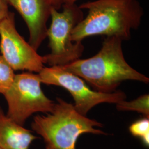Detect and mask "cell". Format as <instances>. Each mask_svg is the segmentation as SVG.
<instances>
[{"label":"cell","mask_w":149,"mask_h":149,"mask_svg":"<svg viewBox=\"0 0 149 149\" xmlns=\"http://www.w3.org/2000/svg\"><path fill=\"white\" fill-rule=\"evenodd\" d=\"M123 40L107 37L100 50L88 59H79L62 67L87 82L96 91L112 93L128 80L149 84V79L127 62L122 49Z\"/></svg>","instance_id":"6da1fadb"},{"label":"cell","mask_w":149,"mask_h":149,"mask_svg":"<svg viewBox=\"0 0 149 149\" xmlns=\"http://www.w3.org/2000/svg\"><path fill=\"white\" fill-rule=\"evenodd\" d=\"M79 7L88 13L73 30L74 42H82L93 36L128 40L132 31L138 29L144 13L138 0H96L84 3Z\"/></svg>","instance_id":"7a4b0ae2"},{"label":"cell","mask_w":149,"mask_h":149,"mask_svg":"<svg viewBox=\"0 0 149 149\" xmlns=\"http://www.w3.org/2000/svg\"><path fill=\"white\" fill-rule=\"evenodd\" d=\"M33 131L43 138L50 149H76L81 135H108L98 128L103 124L82 115L72 104L57 98L53 111L35 116L31 124Z\"/></svg>","instance_id":"3957f363"},{"label":"cell","mask_w":149,"mask_h":149,"mask_svg":"<svg viewBox=\"0 0 149 149\" xmlns=\"http://www.w3.org/2000/svg\"><path fill=\"white\" fill-rule=\"evenodd\" d=\"M59 12L52 7L51 25L47 37L50 53L43 56L44 64L63 66L80 59L85 49L82 42L72 39L73 30L84 17V13L76 3H64Z\"/></svg>","instance_id":"277c9868"},{"label":"cell","mask_w":149,"mask_h":149,"mask_svg":"<svg viewBox=\"0 0 149 149\" xmlns=\"http://www.w3.org/2000/svg\"><path fill=\"white\" fill-rule=\"evenodd\" d=\"M38 74L27 72L15 74L10 88L3 95L8 106L6 115L23 126L34 113L52 112L55 103L44 94Z\"/></svg>","instance_id":"5b68a950"},{"label":"cell","mask_w":149,"mask_h":149,"mask_svg":"<svg viewBox=\"0 0 149 149\" xmlns=\"http://www.w3.org/2000/svg\"><path fill=\"white\" fill-rule=\"evenodd\" d=\"M38 74L42 84L60 86L68 91L74 100L76 110L85 116L92 108L100 104H116L127 98L126 94L122 91L104 93L92 90L80 77L59 66L44 67Z\"/></svg>","instance_id":"8992f818"},{"label":"cell","mask_w":149,"mask_h":149,"mask_svg":"<svg viewBox=\"0 0 149 149\" xmlns=\"http://www.w3.org/2000/svg\"><path fill=\"white\" fill-rule=\"evenodd\" d=\"M0 51L13 70L39 73L44 67L43 56L16 30L15 15L11 12L0 22Z\"/></svg>","instance_id":"52a82bcc"},{"label":"cell","mask_w":149,"mask_h":149,"mask_svg":"<svg viewBox=\"0 0 149 149\" xmlns=\"http://www.w3.org/2000/svg\"><path fill=\"white\" fill-rule=\"evenodd\" d=\"M26 23L29 32L28 43L37 51L47 37V22L53 7L50 0H6Z\"/></svg>","instance_id":"ba28073f"},{"label":"cell","mask_w":149,"mask_h":149,"mask_svg":"<svg viewBox=\"0 0 149 149\" xmlns=\"http://www.w3.org/2000/svg\"><path fill=\"white\" fill-rule=\"evenodd\" d=\"M37 139L32 131L8 117L0 106V149H29Z\"/></svg>","instance_id":"9c48e42d"},{"label":"cell","mask_w":149,"mask_h":149,"mask_svg":"<svg viewBox=\"0 0 149 149\" xmlns=\"http://www.w3.org/2000/svg\"><path fill=\"white\" fill-rule=\"evenodd\" d=\"M116 108L119 111L138 112L142 114L145 117L149 118V94L141 95L130 101L123 100L116 104Z\"/></svg>","instance_id":"30bf717a"},{"label":"cell","mask_w":149,"mask_h":149,"mask_svg":"<svg viewBox=\"0 0 149 149\" xmlns=\"http://www.w3.org/2000/svg\"><path fill=\"white\" fill-rule=\"evenodd\" d=\"M149 118L140 119L133 123L129 127V130L134 136L141 139L146 147L149 146Z\"/></svg>","instance_id":"8fae6325"},{"label":"cell","mask_w":149,"mask_h":149,"mask_svg":"<svg viewBox=\"0 0 149 149\" xmlns=\"http://www.w3.org/2000/svg\"><path fill=\"white\" fill-rule=\"evenodd\" d=\"M13 71L0 55V94L3 95L10 88L15 76Z\"/></svg>","instance_id":"7c38bea8"},{"label":"cell","mask_w":149,"mask_h":149,"mask_svg":"<svg viewBox=\"0 0 149 149\" xmlns=\"http://www.w3.org/2000/svg\"><path fill=\"white\" fill-rule=\"evenodd\" d=\"M9 13L8 4L6 0H0V22L8 16Z\"/></svg>","instance_id":"4fadbf2b"},{"label":"cell","mask_w":149,"mask_h":149,"mask_svg":"<svg viewBox=\"0 0 149 149\" xmlns=\"http://www.w3.org/2000/svg\"><path fill=\"white\" fill-rule=\"evenodd\" d=\"M53 7L59 10L64 4V0H50Z\"/></svg>","instance_id":"5bb4252c"},{"label":"cell","mask_w":149,"mask_h":149,"mask_svg":"<svg viewBox=\"0 0 149 149\" xmlns=\"http://www.w3.org/2000/svg\"><path fill=\"white\" fill-rule=\"evenodd\" d=\"M78 0H64V3H76V2Z\"/></svg>","instance_id":"9a60e30c"},{"label":"cell","mask_w":149,"mask_h":149,"mask_svg":"<svg viewBox=\"0 0 149 149\" xmlns=\"http://www.w3.org/2000/svg\"><path fill=\"white\" fill-rule=\"evenodd\" d=\"M45 149H50V148H49V147H48L47 146H46V148H45Z\"/></svg>","instance_id":"2e32d148"},{"label":"cell","mask_w":149,"mask_h":149,"mask_svg":"<svg viewBox=\"0 0 149 149\" xmlns=\"http://www.w3.org/2000/svg\"></svg>","instance_id":"e0dca14e"}]
</instances>
